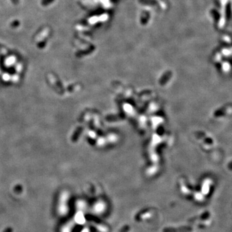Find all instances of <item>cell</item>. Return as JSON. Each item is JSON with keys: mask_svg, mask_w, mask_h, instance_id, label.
I'll return each mask as SVG.
<instances>
[{"mask_svg": "<svg viewBox=\"0 0 232 232\" xmlns=\"http://www.w3.org/2000/svg\"><path fill=\"white\" fill-rule=\"evenodd\" d=\"M54 0H42L41 1V5L44 7L48 6V5H50L52 3L54 2Z\"/></svg>", "mask_w": 232, "mask_h": 232, "instance_id": "1", "label": "cell"}, {"mask_svg": "<svg viewBox=\"0 0 232 232\" xmlns=\"http://www.w3.org/2000/svg\"><path fill=\"white\" fill-rule=\"evenodd\" d=\"M95 210L97 211V212H101V211H103V210H104V206H95Z\"/></svg>", "mask_w": 232, "mask_h": 232, "instance_id": "2", "label": "cell"}, {"mask_svg": "<svg viewBox=\"0 0 232 232\" xmlns=\"http://www.w3.org/2000/svg\"><path fill=\"white\" fill-rule=\"evenodd\" d=\"M63 232H70V226H68V225L64 226L63 229Z\"/></svg>", "mask_w": 232, "mask_h": 232, "instance_id": "3", "label": "cell"}, {"mask_svg": "<svg viewBox=\"0 0 232 232\" xmlns=\"http://www.w3.org/2000/svg\"><path fill=\"white\" fill-rule=\"evenodd\" d=\"M11 1H12V3L14 4V5H17L19 4V0H11Z\"/></svg>", "mask_w": 232, "mask_h": 232, "instance_id": "4", "label": "cell"}]
</instances>
